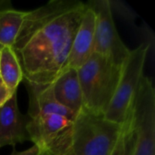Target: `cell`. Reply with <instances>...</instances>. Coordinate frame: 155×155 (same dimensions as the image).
<instances>
[{
  "label": "cell",
  "mask_w": 155,
  "mask_h": 155,
  "mask_svg": "<svg viewBox=\"0 0 155 155\" xmlns=\"http://www.w3.org/2000/svg\"><path fill=\"white\" fill-rule=\"evenodd\" d=\"M122 126L83 109L73 123L70 155H112Z\"/></svg>",
  "instance_id": "obj_3"
},
{
  "label": "cell",
  "mask_w": 155,
  "mask_h": 155,
  "mask_svg": "<svg viewBox=\"0 0 155 155\" xmlns=\"http://www.w3.org/2000/svg\"><path fill=\"white\" fill-rule=\"evenodd\" d=\"M85 4L66 11L35 31L15 52L26 84H52L64 70Z\"/></svg>",
  "instance_id": "obj_1"
},
{
  "label": "cell",
  "mask_w": 155,
  "mask_h": 155,
  "mask_svg": "<svg viewBox=\"0 0 155 155\" xmlns=\"http://www.w3.org/2000/svg\"><path fill=\"white\" fill-rule=\"evenodd\" d=\"M80 3L81 1L76 0H52L43 6L26 12L19 35L12 48L15 52L18 51L35 31L45 25L60 15L77 6Z\"/></svg>",
  "instance_id": "obj_8"
},
{
  "label": "cell",
  "mask_w": 155,
  "mask_h": 155,
  "mask_svg": "<svg viewBox=\"0 0 155 155\" xmlns=\"http://www.w3.org/2000/svg\"><path fill=\"white\" fill-rule=\"evenodd\" d=\"M26 12L6 9L0 12V46L13 47Z\"/></svg>",
  "instance_id": "obj_14"
},
{
  "label": "cell",
  "mask_w": 155,
  "mask_h": 155,
  "mask_svg": "<svg viewBox=\"0 0 155 155\" xmlns=\"http://www.w3.org/2000/svg\"><path fill=\"white\" fill-rule=\"evenodd\" d=\"M134 145V133L131 115L123 124L118 140L112 155H133Z\"/></svg>",
  "instance_id": "obj_15"
},
{
  "label": "cell",
  "mask_w": 155,
  "mask_h": 155,
  "mask_svg": "<svg viewBox=\"0 0 155 155\" xmlns=\"http://www.w3.org/2000/svg\"><path fill=\"white\" fill-rule=\"evenodd\" d=\"M55 100L77 115L83 109V94L76 69L65 68L52 84Z\"/></svg>",
  "instance_id": "obj_11"
},
{
  "label": "cell",
  "mask_w": 155,
  "mask_h": 155,
  "mask_svg": "<svg viewBox=\"0 0 155 155\" xmlns=\"http://www.w3.org/2000/svg\"><path fill=\"white\" fill-rule=\"evenodd\" d=\"M26 84L29 93V118H32L36 114H59L71 121H74L76 115L55 100L52 90V84Z\"/></svg>",
  "instance_id": "obj_12"
},
{
  "label": "cell",
  "mask_w": 155,
  "mask_h": 155,
  "mask_svg": "<svg viewBox=\"0 0 155 155\" xmlns=\"http://www.w3.org/2000/svg\"><path fill=\"white\" fill-rule=\"evenodd\" d=\"M94 11L89 4H85V8L73 41L65 68L77 70L91 56L94 47Z\"/></svg>",
  "instance_id": "obj_9"
},
{
  "label": "cell",
  "mask_w": 155,
  "mask_h": 155,
  "mask_svg": "<svg viewBox=\"0 0 155 155\" xmlns=\"http://www.w3.org/2000/svg\"><path fill=\"white\" fill-rule=\"evenodd\" d=\"M150 49L147 43L131 50L122 67V74L114 95L104 114V117L123 125L130 117L135 95L143 76V68Z\"/></svg>",
  "instance_id": "obj_4"
},
{
  "label": "cell",
  "mask_w": 155,
  "mask_h": 155,
  "mask_svg": "<svg viewBox=\"0 0 155 155\" xmlns=\"http://www.w3.org/2000/svg\"><path fill=\"white\" fill-rule=\"evenodd\" d=\"M40 151L41 150L37 146L33 145L32 147H30L29 149H27L25 151H23L20 153H12V155H39Z\"/></svg>",
  "instance_id": "obj_17"
},
{
  "label": "cell",
  "mask_w": 155,
  "mask_h": 155,
  "mask_svg": "<svg viewBox=\"0 0 155 155\" xmlns=\"http://www.w3.org/2000/svg\"><path fill=\"white\" fill-rule=\"evenodd\" d=\"M77 73L84 110L104 115L116 91L122 67L94 52Z\"/></svg>",
  "instance_id": "obj_2"
},
{
  "label": "cell",
  "mask_w": 155,
  "mask_h": 155,
  "mask_svg": "<svg viewBox=\"0 0 155 155\" xmlns=\"http://www.w3.org/2000/svg\"><path fill=\"white\" fill-rule=\"evenodd\" d=\"M0 77L12 94L17 92L19 84L24 80L20 62L10 46L2 47L0 50Z\"/></svg>",
  "instance_id": "obj_13"
},
{
  "label": "cell",
  "mask_w": 155,
  "mask_h": 155,
  "mask_svg": "<svg viewBox=\"0 0 155 155\" xmlns=\"http://www.w3.org/2000/svg\"><path fill=\"white\" fill-rule=\"evenodd\" d=\"M131 119L134 133L133 155H155V90L147 76L140 82Z\"/></svg>",
  "instance_id": "obj_5"
},
{
  "label": "cell",
  "mask_w": 155,
  "mask_h": 155,
  "mask_svg": "<svg viewBox=\"0 0 155 155\" xmlns=\"http://www.w3.org/2000/svg\"><path fill=\"white\" fill-rule=\"evenodd\" d=\"M39 155H52V154H51L50 153H48L47 151H43V150H41Z\"/></svg>",
  "instance_id": "obj_18"
},
{
  "label": "cell",
  "mask_w": 155,
  "mask_h": 155,
  "mask_svg": "<svg viewBox=\"0 0 155 155\" xmlns=\"http://www.w3.org/2000/svg\"><path fill=\"white\" fill-rule=\"evenodd\" d=\"M73 123L59 114H36L29 118L26 131L29 140L40 150L52 155H70Z\"/></svg>",
  "instance_id": "obj_6"
},
{
  "label": "cell",
  "mask_w": 155,
  "mask_h": 155,
  "mask_svg": "<svg viewBox=\"0 0 155 155\" xmlns=\"http://www.w3.org/2000/svg\"><path fill=\"white\" fill-rule=\"evenodd\" d=\"M1 48H2V47H1V46H0V49H1Z\"/></svg>",
  "instance_id": "obj_19"
},
{
  "label": "cell",
  "mask_w": 155,
  "mask_h": 155,
  "mask_svg": "<svg viewBox=\"0 0 155 155\" xmlns=\"http://www.w3.org/2000/svg\"><path fill=\"white\" fill-rule=\"evenodd\" d=\"M17 93L0 108V148L29 140L26 131L28 120L19 111Z\"/></svg>",
  "instance_id": "obj_10"
},
{
  "label": "cell",
  "mask_w": 155,
  "mask_h": 155,
  "mask_svg": "<svg viewBox=\"0 0 155 155\" xmlns=\"http://www.w3.org/2000/svg\"><path fill=\"white\" fill-rule=\"evenodd\" d=\"M88 4L95 14L94 52L123 67L131 50L124 44L116 30L110 1L96 0Z\"/></svg>",
  "instance_id": "obj_7"
},
{
  "label": "cell",
  "mask_w": 155,
  "mask_h": 155,
  "mask_svg": "<svg viewBox=\"0 0 155 155\" xmlns=\"http://www.w3.org/2000/svg\"><path fill=\"white\" fill-rule=\"evenodd\" d=\"M14 94H12L8 88L6 87V85L4 84L3 80L0 77V108L12 97Z\"/></svg>",
  "instance_id": "obj_16"
},
{
  "label": "cell",
  "mask_w": 155,
  "mask_h": 155,
  "mask_svg": "<svg viewBox=\"0 0 155 155\" xmlns=\"http://www.w3.org/2000/svg\"><path fill=\"white\" fill-rule=\"evenodd\" d=\"M0 50H1V49H0Z\"/></svg>",
  "instance_id": "obj_20"
}]
</instances>
